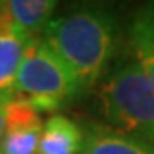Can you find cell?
I'll return each instance as SVG.
<instances>
[{
	"instance_id": "1",
	"label": "cell",
	"mask_w": 154,
	"mask_h": 154,
	"mask_svg": "<svg viewBox=\"0 0 154 154\" xmlns=\"http://www.w3.org/2000/svg\"><path fill=\"white\" fill-rule=\"evenodd\" d=\"M118 21L110 7L99 4L79 5L53 17L41 39L62 58L84 89L93 88L113 58Z\"/></svg>"
},
{
	"instance_id": "2",
	"label": "cell",
	"mask_w": 154,
	"mask_h": 154,
	"mask_svg": "<svg viewBox=\"0 0 154 154\" xmlns=\"http://www.w3.org/2000/svg\"><path fill=\"white\" fill-rule=\"evenodd\" d=\"M98 98L105 120L116 132L154 144V88L134 55L111 67Z\"/></svg>"
},
{
	"instance_id": "3",
	"label": "cell",
	"mask_w": 154,
	"mask_h": 154,
	"mask_svg": "<svg viewBox=\"0 0 154 154\" xmlns=\"http://www.w3.org/2000/svg\"><path fill=\"white\" fill-rule=\"evenodd\" d=\"M81 91L79 79L60 57L41 38L33 39L16 77V98L26 99L39 113H50Z\"/></svg>"
},
{
	"instance_id": "4",
	"label": "cell",
	"mask_w": 154,
	"mask_h": 154,
	"mask_svg": "<svg viewBox=\"0 0 154 154\" xmlns=\"http://www.w3.org/2000/svg\"><path fill=\"white\" fill-rule=\"evenodd\" d=\"M26 99L16 98L7 105L0 154H38L43 122Z\"/></svg>"
},
{
	"instance_id": "5",
	"label": "cell",
	"mask_w": 154,
	"mask_h": 154,
	"mask_svg": "<svg viewBox=\"0 0 154 154\" xmlns=\"http://www.w3.org/2000/svg\"><path fill=\"white\" fill-rule=\"evenodd\" d=\"M33 39L36 38L17 33L12 26H0V103H11L16 99V77Z\"/></svg>"
},
{
	"instance_id": "6",
	"label": "cell",
	"mask_w": 154,
	"mask_h": 154,
	"mask_svg": "<svg viewBox=\"0 0 154 154\" xmlns=\"http://www.w3.org/2000/svg\"><path fill=\"white\" fill-rule=\"evenodd\" d=\"M84 130L65 115H51L43 123L38 154H82Z\"/></svg>"
},
{
	"instance_id": "7",
	"label": "cell",
	"mask_w": 154,
	"mask_h": 154,
	"mask_svg": "<svg viewBox=\"0 0 154 154\" xmlns=\"http://www.w3.org/2000/svg\"><path fill=\"white\" fill-rule=\"evenodd\" d=\"M128 39L132 55L154 88V2L144 4L134 12L128 24Z\"/></svg>"
},
{
	"instance_id": "8",
	"label": "cell",
	"mask_w": 154,
	"mask_h": 154,
	"mask_svg": "<svg viewBox=\"0 0 154 154\" xmlns=\"http://www.w3.org/2000/svg\"><path fill=\"white\" fill-rule=\"evenodd\" d=\"M82 154H154V144L105 127L91 125L84 130Z\"/></svg>"
},
{
	"instance_id": "9",
	"label": "cell",
	"mask_w": 154,
	"mask_h": 154,
	"mask_svg": "<svg viewBox=\"0 0 154 154\" xmlns=\"http://www.w3.org/2000/svg\"><path fill=\"white\" fill-rule=\"evenodd\" d=\"M58 2L55 0H7L5 9L12 29L28 38H41L43 29L51 21Z\"/></svg>"
},
{
	"instance_id": "10",
	"label": "cell",
	"mask_w": 154,
	"mask_h": 154,
	"mask_svg": "<svg viewBox=\"0 0 154 154\" xmlns=\"http://www.w3.org/2000/svg\"><path fill=\"white\" fill-rule=\"evenodd\" d=\"M9 103H0V146H2V137H4V127H5V110Z\"/></svg>"
}]
</instances>
